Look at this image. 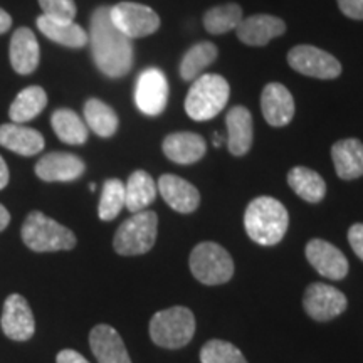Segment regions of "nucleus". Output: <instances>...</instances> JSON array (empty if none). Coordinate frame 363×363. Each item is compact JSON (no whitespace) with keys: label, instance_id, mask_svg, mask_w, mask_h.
<instances>
[{"label":"nucleus","instance_id":"obj_1","mask_svg":"<svg viewBox=\"0 0 363 363\" xmlns=\"http://www.w3.org/2000/svg\"><path fill=\"white\" fill-rule=\"evenodd\" d=\"M89 44L94 65L108 78H121L133 66V43L111 21L110 7H98L89 21Z\"/></svg>","mask_w":363,"mask_h":363},{"label":"nucleus","instance_id":"obj_2","mask_svg":"<svg viewBox=\"0 0 363 363\" xmlns=\"http://www.w3.org/2000/svg\"><path fill=\"white\" fill-rule=\"evenodd\" d=\"M289 216L286 207L272 197H257L249 203L244 214V227L254 242L276 246L288 230Z\"/></svg>","mask_w":363,"mask_h":363},{"label":"nucleus","instance_id":"obj_3","mask_svg":"<svg viewBox=\"0 0 363 363\" xmlns=\"http://www.w3.org/2000/svg\"><path fill=\"white\" fill-rule=\"evenodd\" d=\"M229 83L219 74H202L192 83L185 98V111L195 121L219 115L229 101Z\"/></svg>","mask_w":363,"mask_h":363},{"label":"nucleus","instance_id":"obj_4","mask_svg":"<svg viewBox=\"0 0 363 363\" xmlns=\"http://www.w3.org/2000/svg\"><path fill=\"white\" fill-rule=\"evenodd\" d=\"M22 240L35 252L71 251L76 246V235L71 229L38 211L30 212L24 220Z\"/></svg>","mask_w":363,"mask_h":363},{"label":"nucleus","instance_id":"obj_5","mask_svg":"<svg viewBox=\"0 0 363 363\" xmlns=\"http://www.w3.org/2000/svg\"><path fill=\"white\" fill-rule=\"evenodd\" d=\"M195 333V316L185 306L158 311L150 321V337L163 348L185 347Z\"/></svg>","mask_w":363,"mask_h":363},{"label":"nucleus","instance_id":"obj_6","mask_svg":"<svg viewBox=\"0 0 363 363\" xmlns=\"http://www.w3.org/2000/svg\"><path fill=\"white\" fill-rule=\"evenodd\" d=\"M158 217L153 211L136 212L118 227L113 247L120 256H140L155 246Z\"/></svg>","mask_w":363,"mask_h":363},{"label":"nucleus","instance_id":"obj_7","mask_svg":"<svg viewBox=\"0 0 363 363\" xmlns=\"http://www.w3.org/2000/svg\"><path fill=\"white\" fill-rule=\"evenodd\" d=\"M189 262L195 279L202 284H224L234 274L233 257L216 242H201L195 246Z\"/></svg>","mask_w":363,"mask_h":363},{"label":"nucleus","instance_id":"obj_8","mask_svg":"<svg viewBox=\"0 0 363 363\" xmlns=\"http://www.w3.org/2000/svg\"><path fill=\"white\" fill-rule=\"evenodd\" d=\"M111 21L130 39L147 38L157 33L160 27L158 13L147 6L135 2H120L110 7Z\"/></svg>","mask_w":363,"mask_h":363},{"label":"nucleus","instance_id":"obj_9","mask_svg":"<svg viewBox=\"0 0 363 363\" xmlns=\"http://www.w3.org/2000/svg\"><path fill=\"white\" fill-rule=\"evenodd\" d=\"M288 62L294 71L318 79H335L342 74V65L330 52L315 45H296L288 52Z\"/></svg>","mask_w":363,"mask_h":363},{"label":"nucleus","instance_id":"obj_10","mask_svg":"<svg viewBox=\"0 0 363 363\" xmlns=\"http://www.w3.org/2000/svg\"><path fill=\"white\" fill-rule=\"evenodd\" d=\"M169 101V83L157 67H150L140 74L135 88V103L148 116H158Z\"/></svg>","mask_w":363,"mask_h":363},{"label":"nucleus","instance_id":"obj_11","mask_svg":"<svg viewBox=\"0 0 363 363\" xmlns=\"http://www.w3.org/2000/svg\"><path fill=\"white\" fill-rule=\"evenodd\" d=\"M303 305L313 320L330 321L347 310V296L335 286L313 283L308 286Z\"/></svg>","mask_w":363,"mask_h":363},{"label":"nucleus","instance_id":"obj_12","mask_svg":"<svg viewBox=\"0 0 363 363\" xmlns=\"http://www.w3.org/2000/svg\"><path fill=\"white\" fill-rule=\"evenodd\" d=\"M0 325H2L6 337L16 340V342H27V340L34 337L35 320L33 310H30L29 303L26 301L24 296L11 294L6 299Z\"/></svg>","mask_w":363,"mask_h":363},{"label":"nucleus","instance_id":"obj_13","mask_svg":"<svg viewBox=\"0 0 363 363\" xmlns=\"http://www.w3.org/2000/svg\"><path fill=\"white\" fill-rule=\"evenodd\" d=\"M306 259L326 279L340 281L348 274V259L333 244L313 239L306 246Z\"/></svg>","mask_w":363,"mask_h":363},{"label":"nucleus","instance_id":"obj_14","mask_svg":"<svg viewBox=\"0 0 363 363\" xmlns=\"http://www.w3.org/2000/svg\"><path fill=\"white\" fill-rule=\"evenodd\" d=\"M84 162L78 155L52 152L35 163V175L44 182H71L84 174Z\"/></svg>","mask_w":363,"mask_h":363},{"label":"nucleus","instance_id":"obj_15","mask_svg":"<svg viewBox=\"0 0 363 363\" xmlns=\"http://www.w3.org/2000/svg\"><path fill=\"white\" fill-rule=\"evenodd\" d=\"M11 65L17 74L27 76L38 69L40 61V49L35 35L29 27H19L11 39L9 48Z\"/></svg>","mask_w":363,"mask_h":363},{"label":"nucleus","instance_id":"obj_16","mask_svg":"<svg viewBox=\"0 0 363 363\" xmlns=\"http://www.w3.org/2000/svg\"><path fill=\"white\" fill-rule=\"evenodd\" d=\"M89 347L99 363H131L123 340L110 325H98L91 330Z\"/></svg>","mask_w":363,"mask_h":363},{"label":"nucleus","instance_id":"obj_17","mask_svg":"<svg viewBox=\"0 0 363 363\" xmlns=\"http://www.w3.org/2000/svg\"><path fill=\"white\" fill-rule=\"evenodd\" d=\"M158 190H160L163 201L180 212V214H190L201 203V194L187 180L180 179V177L165 174L158 180Z\"/></svg>","mask_w":363,"mask_h":363},{"label":"nucleus","instance_id":"obj_18","mask_svg":"<svg viewBox=\"0 0 363 363\" xmlns=\"http://www.w3.org/2000/svg\"><path fill=\"white\" fill-rule=\"evenodd\" d=\"M286 24L279 17L267 16V13H257L247 19H242L235 27V33L240 43L247 45H266L271 39L284 34Z\"/></svg>","mask_w":363,"mask_h":363},{"label":"nucleus","instance_id":"obj_19","mask_svg":"<svg viewBox=\"0 0 363 363\" xmlns=\"http://www.w3.org/2000/svg\"><path fill=\"white\" fill-rule=\"evenodd\" d=\"M261 110L271 126H284L294 116V99L286 86L271 83L262 91Z\"/></svg>","mask_w":363,"mask_h":363},{"label":"nucleus","instance_id":"obj_20","mask_svg":"<svg viewBox=\"0 0 363 363\" xmlns=\"http://www.w3.org/2000/svg\"><path fill=\"white\" fill-rule=\"evenodd\" d=\"M163 153L169 160L189 165V163L199 162L206 155V140L201 135L190 133V131H180L172 133L163 140Z\"/></svg>","mask_w":363,"mask_h":363},{"label":"nucleus","instance_id":"obj_21","mask_svg":"<svg viewBox=\"0 0 363 363\" xmlns=\"http://www.w3.org/2000/svg\"><path fill=\"white\" fill-rule=\"evenodd\" d=\"M0 145L22 157H34L43 152L44 136L29 126L6 123L0 125Z\"/></svg>","mask_w":363,"mask_h":363},{"label":"nucleus","instance_id":"obj_22","mask_svg":"<svg viewBox=\"0 0 363 363\" xmlns=\"http://www.w3.org/2000/svg\"><path fill=\"white\" fill-rule=\"evenodd\" d=\"M227 148L234 157H242L252 145V116L244 106H234L227 113Z\"/></svg>","mask_w":363,"mask_h":363},{"label":"nucleus","instance_id":"obj_23","mask_svg":"<svg viewBox=\"0 0 363 363\" xmlns=\"http://www.w3.org/2000/svg\"><path fill=\"white\" fill-rule=\"evenodd\" d=\"M38 27L49 40L65 45V48L81 49L89 43L86 30L79 24H76L74 21L52 19V17L43 13V16L38 17Z\"/></svg>","mask_w":363,"mask_h":363},{"label":"nucleus","instance_id":"obj_24","mask_svg":"<svg viewBox=\"0 0 363 363\" xmlns=\"http://www.w3.org/2000/svg\"><path fill=\"white\" fill-rule=\"evenodd\" d=\"M331 157L340 179L353 180L363 175V143L360 140H340L331 148Z\"/></svg>","mask_w":363,"mask_h":363},{"label":"nucleus","instance_id":"obj_25","mask_svg":"<svg viewBox=\"0 0 363 363\" xmlns=\"http://www.w3.org/2000/svg\"><path fill=\"white\" fill-rule=\"evenodd\" d=\"M157 185L145 170H136L125 185V207L130 212H142L157 197Z\"/></svg>","mask_w":363,"mask_h":363},{"label":"nucleus","instance_id":"obj_26","mask_svg":"<svg viewBox=\"0 0 363 363\" xmlns=\"http://www.w3.org/2000/svg\"><path fill=\"white\" fill-rule=\"evenodd\" d=\"M45 104H48L45 91L40 86H29V88L22 89L13 99L11 110H9V116H11L12 123L24 125L39 116L44 111Z\"/></svg>","mask_w":363,"mask_h":363},{"label":"nucleus","instance_id":"obj_27","mask_svg":"<svg viewBox=\"0 0 363 363\" xmlns=\"http://www.w3.org/2000/svg\"><path fill=\"white\" fill-rule=\"evenodd\" d=\"M288 184L303 201L318 203L326 195V184L320 174L306 167H294L288 174Z\"/></svg>","mask_w":363,"mask_h":363},{"label":"nucleus","instance_id":"obj_28","mask_svg":"<svg viewBox=\"0 0 363 363\" xmlns=\"http://www.w3.org/2000/svg\"><path fill=\"white\" fill-rule=\"evenodd\" d=\"M51 125L57 138L67 145H83L88 140V126L78 113L67 108H59L52 113Z\"/></svg>","mask_w":363,"mask_h":363},{"label":"nucleus","instance_id":"obj_29","mask_svg":"<svg viewBox=\"0 0 363 363\" xmlns=\"http://www.w3.org/2000/svg\"><path fill=\"white\" fill-rule=\"evenodd\" d=\"M84 123L98 136L110 138L116 133L120 121L111 106H108L101 99L91 98L84 103Z\"/></svg>","mask_w":363,"mask_h":363},{"label":"nucleus","instance_id":"obj_30","mask_svg":"<svg viewBox=\"0 0 363 363\" xmlns=\"http://www.w3.org/2000/svg\"><path fill=\"white\" fill-rule=\"evenodd\" d=\"M216 44L199 43L190 48L180 62V76L185 81H195L217 59Z\"/></svg>","mask_w":363,"mask_h":363},{"label":"nucleus","instance_id":"obj_31","mask_svg":"<svg viewBox=\"0 0 363 363\" xmlns=\"http://www.w3.org/2000/svg\"><path fill=\"white\" fill-rule=\"evenodd\" d=\"M240 21H242V9L238 4H224V6L208 9L203 13V26L207 33L216 35L235 29Z\"/></svg>","mask_w":363,"mask_h":363},{"label":"nucleus","instance_id":"obj_32","mask_svg":"<svg viewBox=\"0 0 363 363\" xmlns=\"http://www.w3.org/2000/svg\"><path fill=\"white\" fill-rule=\"evenodd\" d=\"M125 207V184L118 179L104 182L101 201H99L98 216L101 220L116 219L121 208Z\"/></svg>","mask_w":363,"mask_h":363},{"label":"nucleus","instance_id":"obj_33","mask_svg":"<svg viewBox=\"0 0 363 363\" xmlns=\"http://www.w3.org/2000/svg\"><path fill=\"white\" fill-rule=\"evenodd\" d=\"M202 363H247L235 345L222 340H211L201 350Z\"/></svg>","mask_w":363,"mask_h":363},{"label":"nucleus","instance_id":"obj_34","mask_svg":"<svg viewBox=\"0 0 363 363\" xmlns=\"http://www.w3.org/2000/svg\"><path fill=\"white\" fill-rule=\"evenodd\" d=\"M44 16L61 21H74L76 4L74 0H39Z\"/></svg>","mask_w":363,"mask_h":363},{"label":"nucleus","instance_id":"obj_35","mask_svg":"<svg viewBox=\"0 0 363 363\" xmlns=\"http://www.w3.org/2000/svg\"><path fill=\"white\" fill-rule=\"evenodd\" d=\"M338 7L350 19L363 21V0H337Z\"/></svg>","mask_w":363,"mask_h":363},{"label":"nucleus","instance_id":"obj_36","mask_svg":"<svg viewBox=\"0 0 363 363\" xmlns=\"http://www.w3.org/2000/svg\"><path fill=\"white\" fill-rule=\"evenodd\" d=\"M348 242L353 251L363 261V224H353L348 230Z\"/></svg>","mask_w":363,"mask_h":363},{"label":"nucleus","instance_id":"obj_37","mask_svg":"<svg viewBox=\"0 0 363 363\" xmlns=\"http://www.w3.org/2000/svg\"><path fill=\"white\" fill-rule=\"evenodd\" d=\"M57 363H89L86 358L78 353L76 350H71V348H66V350H61L56 357Z\"/></svg>","mask_w":363,"mask_h":363},{"label":"nucleus","instance_id":"obj_38","mask_svg":"<svg viewBox=\"0 0 363 363\" xmlns=\"http://www.w3.org/2000/svg\"><path fill=\"white\" fill-rule=\"evenodd\" d=\"M11 27H12V17L9 16L4 9H0V35L6 34Z\"/></svg>","mask_w":363,"mask_h":363},{"label":"nucleus","instance_id":"obj_39","mask_svg":"<svg viewBox=\"0 0 363 363\" xmlns=\"http://www.w3.org/2000/svg\"><path fill=\"white\" fill-rule=\"evenodd\" d=\"M9 167H7V163H6V160H4L2 157H0V190H4L7 187V184H9Z\"/></svg>","mask_w":363,"mask_h":363},{"label":"nucleus","instance_id":"obj_40","mask_svg":"<svg viewBox=\"0 0 363 363\" xmlns=\"http://www.w3.org/2000/svg\"><path fill=\"white\" fill-rule=\"evenodd\" d=\"M9 222H11V214H9L7 208L0 203V233H2V230H6Z\"/></svg>","mask_w":363,"mask_h":363},{"label":"nucleus","instance_id":"obj_41","mask_svg":"<svg viewBox=\"0 0 363 363\" xmlns=\"http://www.w3.org/2000/svg\"><path fill=\"white\" fill-rule=\"evenodd\" d=\"M212 142H214L216 147H220V145L224 143V138H222V136H219V133H214V136H212Z\"/></svg>","mask_w":363,"mask_h":363},{"label":"nucleus","instance_id":"obj_42","mask_svg":"<svg viewBox=\"0 0 363 363\" xmlns=\"http://www.w3.org/2000/svg\"><path fill=\"white\" fill-rule=\"evenodd\" d=\"M89 190H91V192H94V190H96V185H94V184H89Z\"/></svg>","mask_w":363,"mask_h":363}]
</instances>
